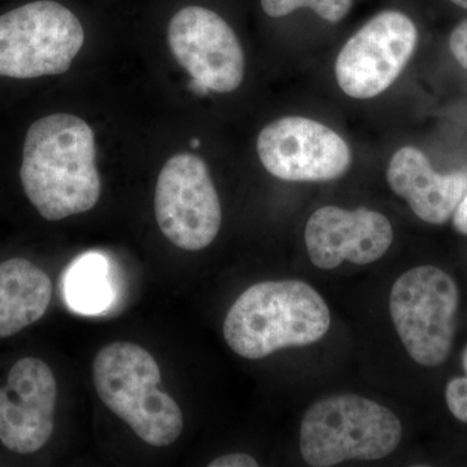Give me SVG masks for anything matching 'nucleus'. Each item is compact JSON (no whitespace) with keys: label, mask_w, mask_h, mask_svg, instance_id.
Wrapping results in <instances>:
<instances>
[{"label":"nucleus","mask_w":467,"mask_h":467,"mask_svg":"<svg viewBox=\"0 0 467 467\" xmlns=\"http://www.w3.org/2000/svg\"><path fill=\"white\" fill-rule=\"evenodd\" d=\"M20 178L26 198L46 220L91 211L101 193L91 126L70 113L34 121L24 140Z\"/></svg>","instance_id":"f257e3e1"},{"label":"nucleus","mask_w":467,"mask_h":467,"mask_svg":"<svg viewBox=\"0 0 467 467\" xmlns=\"http://www.w3.org/2000/svg\"><path fill=\"white\" fill-rule=\"evenodd\" d=\"M330 326V309L312 285L296 279L267 281L251 285L233 304L223 337L236 355L260 359L317 343Z\"/></svg>","instance_id":"f03ea898"},{"label":"nucleus","mask_w":467,"mask_h":467,"mask_svg":"<svg viewBox=\"0 0 467 467\" xmlns=\"http://www.w3.org/2000/svg\"><path fill=\"white\" fill-rule=\"evenodd\" d=\"M92 380L101 402L147 444L168 447L182 434V410L159 389L161 373L149 350L128 342L103 347Z\"/></svg>","instance_id":"7ed1b4c3"},{"label":"nucleus","mask_w":467,"mask_h":467,"mask_svg":"<svg viewBox=\"0 0 467 467\" xmlns=\"http://www.w3.org/2000/svg\"><path fill=\"white\" fill-rule=\"evenodd\" d=\"M402 425L391 409L353 395L319 399L304 414L300 426L301 457L313 467L347 461H377L400 444Z\"/></svg>","instance_id":"20e7f679"},{"label":"nucleus","mask_w":467,"mask_h":467,"mask_svg":"<svg viewBox=\"0 0 467 467\" xmlns=\"http://www.w3.org/2000/svg\"><path fill=\"white\" fill-rule=\"evenodd\" d=\"M85 42L78 17L55 0H36L0 15V77L58 76Z\"/></svg>","instance_id":"39448f33"},{"label":"nucleus","mask_w":467,"mask_h":467,"mask_svg":"<svg viewBox=\"0 0 467 467\" xmlns=\"http://www.w3.org/2000/svg\"><path fill=\"white\" fill-rule=\"evenodd\" d=\"M460 291L441 267L420 265L399 276L389 295V313L409 356L426 368L447 361L457 328Z\"/></svg>","instance_id":"423d86ee"},{"label":"nucleus","mask_w":467,"mask_h":467,"mask_svg":"<svg viewBox=\"0 0 467 467\" xmlns=\"http://www.w3.org/2000/svg\"><path fill=\"white\" fill-rule=\"evenodd\" d=\"M160 230L175 247L202 251L217 238L223 209L204 160L178 153L165 162L155 192Z\"/></svg>","instance_id":"0eeeda50"},{"label":"nucleus","mask_w":467,"mask_h":467,"mask_svg":"<svg viewBox=\"0 0 467 467\" xmlns=\"http://www.w3.org/2000/svg\"><path fill=\"white\" fill-rule=\"evenodd\" d=\"M418 29L400 9H384L370 18L343 46L335 76L343 92L371 99L399 78L416 51Z\"/></svg>","instance_id":"6e6552de"},{"label":"nucleus","mask_w":467,"mask_h":467,"mask_svg":"<svg viewBox=\"0 0 467 467\" xmlns=\"http://www.w3.org/2000/svg\"><path fill=\"white\" fill-rule=\"evenodd\" d=\"M261 164L290 182H327L348 171L352 153L333 129L306 119L284 117L265 126L257 138Z\"/></svg>","instance_id":"1a4fd4ad"},{"label":"nucleus","mask_w":467,"mask_h":467,"mask_svg":"<svg viewBox=\"0 0 467 467\" xmlns=\"http://www.w3.org/2000/svg\"><path fill=\"white\" fill-rule=\"evenodd\" d=\"M168 42L178 64L208 90L226 94L242 85L241 42L217 12L201 5L181 9L169 23Z\"/></svg>","instance_id":"9d476101"},{"label":"nucleus","mask_w":467,"mask_h":467,"mask_svg":"<svg viewBox=\"0 0 467 467\" xmlns=\"http://www.w3.org/2000/svg\"><path fill=\"white\" fill-rule=\"evenodd\" d=\"M57 383L42 359H18L0 389V441L9 451L30 454L54 434Z\"/></svg>","instance_id":"9b49d317"},{"label":"nucleus","mask_w":467,"mask_h":467,"mask_svg":"<svg viewBox=\"0 0 467 467\" xmlns=\"http://www.w3.org/2000/svg\"><path fill=\"white\" fill-rule=\"evenodd\" d=\"M392 242L389 218L365 207L347 211L326 205L309 217L306 226L309 260L322 270L335 269L344 261L356 265L376 263Z\"/></svg>","instance_id":"f8f14e48"},{"label":"nucleus","mask_w":467,"mask_h":467,"mask_svg":"<svg viewBox=\"0 0 467 467\" xmlns=\"http://www.w3.org/2000/svg\"><path fill=\"white\" fill-rule=\"evenodd\" d=\"M387 182L418 218L442 225L453 216L467 192V171L438 173L422 150L402 147L389 161Z\"/></svg>","instance_id":"ddd939ff"},{"label":"nucleus","mask_w":467,"mask_h":467,"mask_svg":"<svg viewBox=\"0 0 467 467\" xmlns=\"http://www.w3.org/2000/svg\"><path fill=\"white\" fill-rule=\"evenodd\" d=\"M50 276L29 260L15 257L0 264V337L36 324L51 303Z\"/></svg>","instance_id":"4468645a"},{"label":"nucleus","mask_w":467,"mask_h":467,"mask_svg":"<svg viewBox=\"0 0 467 467\" xmlns=\"http://www.w3.org/2000/svg\"><path fill=\"white\" fill-rule=\"evenodd\" d=\"M64 294L70 308L84 315H98L109 308L113 288L107 260L99 254L77 259L64 279Z\"/></svg>","instance_id":"2eb2a0df"},{"label":"nucleus","mask_w":467,"mask_h":467,"mask_svg":"<svg viewBox=\"0 0 467 467\" xmlns=\"http://www.w3.org/2000/svg\"><path fill=\"white\" fill-rule=\"evenodd\" d=\"M260 3L266 16L272 18H284L301 9H309L330 24L340 23L353 5V0H260Z\"/></svg>","instance_id":"dca6fc26"},{"label":"nucleus","mask_w":467,"mask_h":467,"mask_svg":"<svg viewBox=\"0 0 467 467\" xmlns=\"http://www.w3.org/2000/svg\"><path fill=\"white\" fill-rule=\"evenodd\" d=\"M462 367L465 376L453 378L445 387V402L457 420L467 423V346L462 352Z\"/></svg>","instance_id":"f3484780"},{"label":"nucleus","mask_w":467,"mask_h":467,"mask_svg":"<svg viewBox=\"0 0 467 467\" xmlns=\"http://www.w3.org/2000/svg\"><path fill=\"white\" fill-rule=\"evenodd\" d=\"M450 48L457 63L467 70V18L451 30Z\"/></svg>","instance_id":"a211bd4d"},{"label":"nucleus","mask_w":467,"mask_h":467,"mask_svg":"<svg viewBox=\"0 0 467 467\" xmlns=\"http://www.w3.org/2000/svg\"><path fill=\"white\" fill-rule=\"evenodd\" d=\"M259 463L247 453H230L212 461L209 467H257Z\"/></svg>","instance_id":"6ab92c4d"},{"label":"nucleus","mask_w":467,"mask_h":467,"mask_svg":"<svg viewBox=\"0 0 467 467\" xmlns=\"http://www.w3.org/2000/svg\"><path fill=\"white\" fill-rule=\"evenodd\" d=\"M453 226L462 235H467V192L453 213Z\"/></svg>","instance_id":"aec40b11"},{"label":"nucleus","mask_w":467,"mask_h":467,"mask_svg":"<svg viewBox=\"0 0 467 467\" xmlns=\"http://www.w3.org/2000/svg\"><path fill=\"white\" fill-rule=\"evenodd\" d=\"M451 5H456L457 8L463 9V11H467V0H447Z\"/></svg>","instance_id":"412c9836"},{"label":"nucleus","mask_w":467,"mask_h":467,"mask_svg":"<svg viewBox=\"0 0 467 467\" xmlns=\"http://www.w3.org/2000/svg\"><path fill=\"white\" fill-rule=\"evenodd\" d=\"M199 144H201V142H199V140H193L192 142V146L193 147V149H196V147H199Z\"/></svg>","instance_id":"4be33fe9"}]
</instances>
